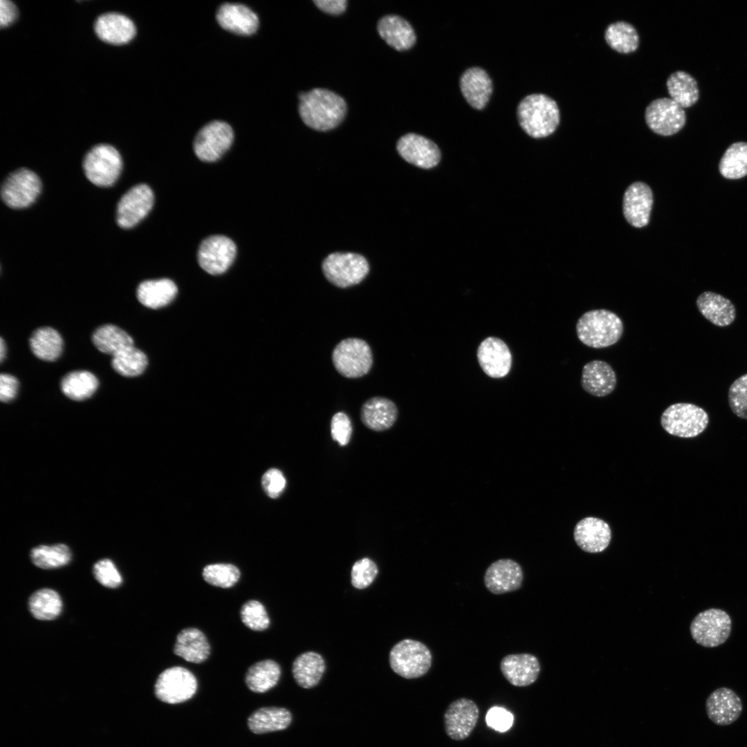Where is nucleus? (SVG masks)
<instances>
[{
	"label": "nucleus",
	"instance_id": "obj_37",
	"mask_svg": "<svg viewBox=\"0 0 747 747\" xmlns=\"http://www.w3.org/2000/svg\"><path fill=\"white\" fill-rule=\"evenodd\" d=\"M33 354L44 361H55L60 356L63 340L59 333L48 326L36 329L29 340Z\"/></svg>",
	"mask_w": 747,
	"mask_h": 747
},
{
	"label": "nucleus",
	"instance_id": "obj_53",
	"mask_svg": "<svg viewBox=\"0 0 747 747\" xmlns=\"http://www.w3.org/2000/svg\"><path fill=\"white\" fill-rule=\"evenodd\" d=\"M18 387L19 382L15 376L8 374H1L0 375L1 400L7 403L13 400L17 395Z\"/></svg>",
	"mask_w": 747,
	"mask_h": 747
},
{
	"label": "nucleus",
	"instance_id": "obj_39",
	"mask_svg": "<svg viewBox=\"0 0 747 747\" xmlns=\"http://www.w3.org/2000/svg\"><path fill=\"white\" fill-rule=\"evenodd\" d=\"M604 37L611 48L622 54L633 53L639 46V35L636 29L626 21L610 24L605 31Z\"/></svg>",
	"mask_w": 747,
	"mask_h": 747
},
{
	"label": "nucleus",
	"instance_id": "obj_52",
	"mask_svg": "<svg viewBox=\"0 0 747 747\" xmlns=\"http://www.w3.org/2000/svg\"><path fill=\"white\" fill-rule=\"evenodd\" d=\"M513 715L506 709L501 707H492L488 711L486 716L487 725L501 732H506L510 728L513 723Z\"/></svg>",
	"mask_w": 747,
	"mask_h": 747
},
{
	"label": "nucleus",
	"instance_id": "obj_32",
	"mask_svg": "<svg viewBox=\"0 0 747 747\" xmlns=\"http://www.w3.org/2000/svg\"><path fill=\"white\" fill-rule=\"evenodd\" d=\"M177 292L178 288L174 282L164 278L141 282L138 286L136 295L142 305L156 309L169 304L176 297Z\"/></svg>",
	"mask_w": 747,
	"mask_h": 747
},
{
	"label": "nucleus",
	"instance_id": "obj_20",
	"mask_svg": "<svg viewBox=\"0 0 747 747\" xmlns=\"http://www.w3.org/2000/svg\"><path fill=\"white\" fill-rule=\"evenodd\" d=\"M477 358L483 371L492 378L506 376L511 367L510 351L507 345L497 338L485 339L478 348Z\"/></svg>",
	"mask_w": 747,
	"mask_h": 747
},
{
	"label": "nucleus",
	"instance_id": "obj_41",
	"mask_svg": "<svg viewBox=\"0 0 747 747\" xmlns=\"http://www.w3.org/2000/svg\"><path fill=\"white\" fill-rule=\"evenodd\" d=\"M29 611L34 618L40 620H50L61 613L62 601L57 591L44 588L35 591L28 600Z\"/></svg>",
	"mask_w": 747,
	"mask_h": 747
},
{
	"label": "nucleus",
	"instance_id": "obj_16",
	"mask_svg": "<svg viewBox=\"0 0 747 747\" xmlns=\"http://www.w3.org/2000/svg\"><path fill=\"white\" fill-rule=\"evenodd\" d=\"M479 717V710L474 701L460 698L452 701L443 715L446 735L452 739H467L474 729Z\"/></svg>",
	"mask_w": 747,
	"mask_h": 747
},
{
	"label": "nucleus",
	"instance_id": "obj_42",
	"mask_svg": "<svg viewBox=\"0 0 747 747\" xmlns=\"http://www.w3.org/2000/svg\"><path fill=\"white\" fill-rule=\"evenodd\" d=\"M722 176L739 179L747 175V142H737L730 145L723 154L719 164Z\"/></svg>",
	"mask_w": 747,
	"mask_h": 747
},
{
	"label": "nucleus",
	"instance_id": "obj_43",
	"mask_svg": "<svg viewBox=\"0 0 747 747\" xmlns=\"http://www.w3.org/2000/svg\"><path fill=\"white\" fill-rule=\"evenodd\" d=\"M30 559L33 563L40 569H57L69 563L71 560V552L70 548L64 544L52 546L41 545L31 550Z\"/></svg>",
	"mask_w": 747,
	"mask_h": 747
},
{
	"label": "nucleus",
	"instance_id": "obj_44",
	"mask_svg": "<svg viewBox=\"0 0 747 747\" xmlns=\"http://www.w3.org/2000/svg\"><path fill=\"white\" fill-rule=\"evenodd\" d=\"M146 355L134 346L112 356L111 366L120 375L135 377L140 375L147 366Z\"/></svg>",
	"mask_w": 747,
	"mask_h": 747
},
{
	"label": "nucleus",
	"instance_id": "obj_8",
	"mask_svg": "<svg viewBox=\"0 0 747 747\" xmlns=\"http://www.w3.org/2000/svg\"><path fill=\"white\" fill-rule=\"evenodd\" d=\"M335 369L342 376L356 378L367 374L373 363L372 352L363 340L350 338L340 341L332 353Z\"/></svg>",
	"mask_w": 747,
	"mask_h": 747
},
{
	"label": "nucleus",
	"instance_id": "obj_33",
	"mask_svg": "<svg viewBox=\"0 0 747 747\" xmlns=\"http://www.w3.org/2000/svg\"><path fill=\"white\" fill-rule=\"evenodd\" d=\"M325 669V661L320 654L315 652H306L295 658L292 672L299 686L311 688L320 682Z\"/></svg>",
	"mask_w": 747,
	"mask_h": 747
},
{
	"label": "nucleus",
	"instance_id": "obj_48",
	"mask_svg": "<svg viewBox=\"0 0 747 747\" xmlns=\"http://www.w3.org/2000/svg\"><path fill=\"white\" fill-rule=\"evenodd\" d=\"M378 573L377 565L374 561L367 557L362 558L352 566L351 584L356 589H365L373 582Z\"/></svg>",
	"mask_w": 747,
	"mask_h": 747
},
{
	"label": "nucleus",
	"instance_id": "obj_9",
	"mask_svg": "<svg viewBox=\"0 0 747 747\" xmlns=\"http://www.w3.org/2000/svg\"><path fill=\"white\" fill-rule=\"evenodd\" d=\"M731 618L721 609L711 608L698 614L690 625V633L697 643L706 647L725 643L731 631Z\"/></svg>",
	"mask_w": 747,
	"mask_h": 747
},
{
	"label": "nucleus",
	"instance_id": "obj_49",
	"mask_svg": "<svg viewBox=\"0 0 747 747\" xmlns=\"http://www.w3.org/2000/svg\"><path fill=\"white\" fill-rule=\"evenodd\" d=\"M93 572L96 580L105 587L115 589L122 582L120 573L110 559L98 561L93 566Z\"/></svg>",
	"mask_w": 747,
	"mask_h": 747
},
{
	"label": "nucleus",
	"instance_id": "obj_55",
	"mask_svg": "<svg viewBox=\"0 0 747 747\" xmlns=\"http://www.w3.org/2000/svg\"><path fill=\"white\" fill-rule=\"evenodd\" d=\"M17 17V8L10 0L0 1V24L1 27L8 26L15 21Z\"/></svg>",
	"mask_w": 747,
	"mask_h": 747
},
{
	"label": "nucleus",
	"instance_id": "obj_47",
	"mask_svg": "<svg viewBox=\"0 0 747 747\" xmlns=\"http://www.w3.org/2000/svg\"><path fill=\"white\" fill-rule=\"evenodd\" d=\"M728 403L737 416L747 419V374L739 377L730 386Z\"/></svg>",
	"mask_w": 747,
	"mask_h": 747
},
{
	"label": "nucleus",
	"instance_id": "obj_38",
	"mask_svg": "<svg viewBox=\"0 0 747 747\" xmlns=\"http://www.w3.org/2000/svg\"><path fill=\"white\" fill-rule=\"evenodd\" d=\"M280 676L281 668L278 663L267 659L251 665L246 674L245 681L250 690L262 693L273 688Z\"/></svg>",
	"mask_w": 747,
	"mask_h": 747
},
{
	"label": "nucleus",
	"instance_id": "obj_23",
	"mask_svg": "<svg viewBox=\"0 0 747 747\" xmlns=\"http://www.w3.org/2000/svg\"><path fill=\"white\" fill-rule=\"evenodd\" d=\"M573 536L582 550L596 553L603 551L609 546L611 531L608 524L602 519L587 517L575 525Z\"/></svg>",
	"mask_w": 747,
	"mask_h": 747
},
{
	"label": "nucleus",
	"instance_id": "obj_26",
	"mask_svg": "<svg viewBox=\"0 0 747 747\" xmlns=\"http://www.w3.org/2000/svg\"><path fill=\"white\" fill-rule=\"evenodd\" d=\"M616 382L614 370L605 361L594 360L582 368L581 385L592 396L603 397L610 394L615 389Z\"/></svg>",
	"mask_w": 747,
	"mask_h": 747
},
{
	"label": "nucleus",
	"instance_id": "obj_40",
	"mask_svg": "<svg viewBox=\"0 0 747 747\" xmlns=\"http://www.w3.org/2000/svg\"><path fill=\"white\" fill-rule=\"evenodd\" d=\"M98 387L97 378L87 371H75L67 374L61 381L63 394L74 400L91 397Z\"/></svg>",
	"mask_w": 747,
	"mask_h": 747
},
{
	"label": "nucleus",
	"instance_id": "obj_13",
	"mask_svg": "<svg viewBox=\"0 0 747 747\" xmlns=\"http://www.w3.org/2000/svg\"><path fill=\"white\" fill-rule=\"evenodd\" d=\"M234 139L232 127L225 122L215 120L205 125L196 134L194 151L205 162L219 159L230 147Z\"/></svg>",
	"mask_w": 747,
	"mask_h": 747
},
{
	"label": "nucleus",
	"instance_id": "obj_29",
	"mask_svg": "<svg viewBox=\"0 0 747 747\" xmlns=\"http://www.w3.org/2000/svg\"><path fill=\"white\" fill-rule=\"evenodd\" d=\"M398 417V409L391 400L384 397H373L362 406L360 418L369 429L380 432L390 428Z\"/></svg>",
	"mask_w": 747,
	"mask_h": 747
},
{
	"label": "nucleus",
	"instance_id": "obj_56",
	"mask_svg": "<svg viewBox=\"0 0 747 747\" xmlns=\"http://www.w3.org/2000/svg\"><path fill=\"white\" fill-rule=\"evenodd\" d=\"M6 353V347L2 338L0 339V360L2 362Z\"/></svg>",
	"mask_w": 747,
	"mask_h": 747
},
{
	"label": "nucleus",
	"instance_id": "obj_31",
	"mask_svg": "<svg viewBox=\"0 0 747 747\" xmlns=\"http://www.w3.org/2000/svg\"><path fill=\"white\" fill-rule=\"evenodd\" d=\"M174 652L186 661L200 663L208 658L210 647L201 631L190 627L181 630L177 635Z\"/></svg>",
	"mask_w": 747,
	"mask_h": 747
},
{
	"label": "nucleus",
	"instance_id": "obj_45",
	"mask_svg": "<svg viewBox=\"0 0 747 747\" xmlns=\"http://www.w3.org/2000/svg\"><path fill=\"white\" fill-rule=\"evenodd\" d=\"M202 575L208 584L221 588L234 586L240 578V571L231 564L216 563L204 567Z\"/></svg>",
	"mask_w": 747,
	"mask_h": 747
},
{
	"label": "nucleus",
	"instance_id": "obj_14",
	"mask_svg": "<svg viewBox=\"0 0 747 747\" xmlns=\"http://www.w3.org/2000/svg\"><path fill=\"white\" fill-rule=\"evenodd\" d=\"M237 253L234 243L223 235H213L205 239L199 246L197 257L200 266L211 275L225 272L233 262Z\"/></svg>",
	"mask_w": 747,
	"mask_h": 747
},
{
	"label": "nucleus",
	"instance_id": "obj_2",
	"mask_svg": "<svg viewBox=\"0 0 747 747\" xmlns=\"http://www.w3.org/2000/svg\"><path fill=\"white\" fill-rule=\"evenodd\" d=\"M517 116L522 129L534 138L551 135L560 121L557 102L542 93L531 94L522 99L518 104Z\"/></svg>",
	"mask_w": 747,
	"mask_h": 747
},
{
	"label": "nucleus",
	"instance_id": "obj_22",
	"mask_svg": "<svg viewBox=\"0 0 747 747\" xmlns=\"http://www.w3.org/2000/svg\"><path fill=\"white\" fill-rule=\"evenodd\" d=\"M504 677L513 685L526 687L533 684L540 673V664L531 654H513L504 656L500 662Z\"/></svg>",
	"mask_w": 747,
	"mask_h": 747
},
{
	"label": "nucleus",
	"instance_id": "obj_30",
	"mask_svg": "<svg viewBox=\"0 0 747 747\" xmlns=\"http://www.w3.org/2000/svg\"><path fill=\"white\" fill-rule=\"evenodd\" d=\"M697 306L701 315L717 326H726L733 322L736 309L728 298L714 292L705 291L697 297Z\"/></svg>",
	"mask_w": 747,
	"mask_h": 747
},
{
	"label": "nucleus",
	"instance_id": "obj_10",
	"mask_svg": "<svg viewBox=\"0 0 747 747\" xmlns=\"http://www.w3.org/2000/svg\"><path fill=\"white\" fill-rule=\"evenodd\" d=\"M42 184L38 176L26 168L10 174L3 181L1 196L3 201L13 209L30 205L40 193Z\"/></svg>",
	"mask_w": 747,
	"mask_h": 747
},
{
	"label": "nucleus",
	"instance_id": "obj_24",
	"mask_svg": "<svg viewBox=\"0 0 747 747\" xmlns=\"http://www.w3.org/2000/svg\"><path fill=\"white\" fill-rule=\"evenodd\" d=\"M459 86L467 102L474 109H483L492 93V82L487 72L479 67L466 69L461 75Z\"/></svg>",
	"mask_w": 747,
	"mask_h": 747
},
{
	"label": "nucleus",
	"instance_id": "obj_51",
	"mask_svg": "<svg viewBox=\"0 0 747 747\" xmlns=\"http://www.w3.org/2000/svg\"><path fill=\"white\" fill-rule=\"evenodd\" d=\"M261 484L267 495L275 499L283 492L286 487V479L279 470L270 468L264 474Z\"/></svg>",
	"mask_w": 747,
	"mask_h": 747
},
{
	"label": "nucleus",
	"instance_id": "obj_12",
	"mask_svg": "<svg viewBox=\"0 0 747 747\" xmlns=\"http://www.w3.org/2000/svg\"><path fill=\"white\" fill-rule=\"evenodd\" d=\"M645 119L653 132L670 136L683 129L686 122V114L684 109L670 98H661L647 105Z\"/></svg>",
	"mask_w": 747,
	"mask_h": 747
},
{
	"label": "nucleus",
	"instance_id": "obj_3",
	"mask_svg": "<svg viewBox=\"0 0 747 747\" xmlns=\"http://www.w3.org/2000/svg\"><path fill=\"white\" fill-rule=\"evenodd\" d=\"M576 333L584 345L601 349L616 344L622 337L624 326L618 315L607 309L591 310L578 320Z\"/></svg>",
	"mask_w": 747,
	"mask_h": 747
},
{
	"label": "nucleus",
	"instance_id": "obj_1",
	"mask_svg": "<svg viewBox=\"0 0 747 747\" xmlns=\"http://www.w3.org/2000/svg\"><path fill=\"white\" fill-rule=\"evenodd\" d=\"M299 114L308 127L326 131L337 127L347 111L344 99L336 93L322 88L313 89L299 94Z\"/></svg>",
	"mask_w": 747,
	"mask_h": 747
},
{
	"label": "nucleus",
	"instance_id": "obj_50",
	"mask_svg": "<svg viewBox=\"0 0 747 747\" xmlns=\"http://www.w3.org/2000/svg\"><path fill=\"white\" fill-rule=\"evenodd\" d=\"M331 433L333 439L340 445L344 446L349 443L352 434V425L346 414L338 412L333 415L331 421Z\"/></svg>",
	"mask_w": 747,
	"mask_h": 747
},
{
	"label": "nucleus",
	"instance_id": "obj_4",
	"mask_svg": "<svg viewBox=\"0 0 747 747\" xmlns=\"http://www.w3.org/2000/svg\"><path fill=\"white\" fill-rule=\"evenodd\" d=\"M389 658L393 671L407 679L425 675L432 663L430 649L424 643L412 639H404L396 643L391 648Z\"/></svg>",
	"mask_w": 747,
	"mask_h": 747
},
{
	"label": "nucleus",
	"instance_id": "obj_21",
	"mask_svg": "<svg viewBox=\"0 0 747 747\" xmlns=\"http://www.w3.org/2000/svg\"><path fill=\"white\" fill-rule=\"evenodd\" d=\"M742 708L739 697L732 690L725 687L714 690L706 702L708 717L719 726L735 722L741 714Z\"/></svg>",
	"mask_w": 747,
	"mask_h": 747
},
{
	"label": "nucleus",
	"instance_id": "obj_28",
	"mask_svg": "<svg viewBox=\"0 0 747 747\" xmlns=\"http://www.w3.org/2000/svg\"><path fill=\"white\" fill-rule=\"evenodd\" d=\"M378 34L394 49L403 51L411 48L416 37L413 27L404 18L388 15L380 19L377 24Z\"/></svg>",
	"mask_w": 747,
	"mask_h": 747
},
{
	"label": "nucleus",
	"instance_id": "obj_6",
	"mask_svg": "<svg viewBox=\"0 0 747 747\" xmlns=\"http://www.w3.org/2000/svg\"><path fill=\"white\" fill-rule=\"evenodd\" d=\"M122 158L113 146L100 144L91 149L83 160L85 176L93 184L109 187L114 184L122 169Z\"/></svg>",
	"mask_w": 747,
	"mask_h": 747
},
{
	"label": "nucleus",
	"instance_id": "obj_5",
	"mask_svg": "<svg viewBox=\"0 0 747 747\" xmlns=\"http://www.w3.org/2000/svg\"><path fill=\"white\" fill-rule=\"evenodd\" d=\"M709 417L699 406L688 403L670 405L663 412L661 424L670 434L681 438H693L707 427Z\"/></svg>",
	"mask_w": 747,
	"mask_h": 747
},
{
	"label": "nucleus",
	"instance_id": "obj_7",
	"mask_svg": "<svg viewBox=\"0 0 747 747\" xmlns=\"http://www.w3.org/2000/svg\"><path fill=\"white\" fill-rule=\"evenodd\" d=\"M326 279L340 288H347L362 282L369 270L367 259L353 252H334L322 262Z\"/></svg>",
	"mask_w": 747,
	"mask_h": 747
},
{
	"label": "nucleus",
	"instance_id": "obj_15",
	"mask_svg": "<svg viewBox=\"0 0 747 747\" xmlns=\"http://www.w3.org/2000/svg\"><path fill=\"white\" fill-rule=\"evenodd\" d=\"M154 202V193L147 185L142 183L132 187L118 203V225L122 228L133 227L147 215Z\"/></svg>",
	"mask_w": 747,
	"mask_h": 747
},
{
	"label": "nucleus",
	"instance_id": "obj_18",
	"mask_svg": "<svg viewBox=\"0 0 747 747\" xmlns=\"http://www.w3.org/2000/svg\"><path fill=\"white\" fill-rule=\"evenodd\" d=\"M524 580L522 569L511 559H499L486 569L483 581L492 593L500 595L519 589Z\"/></svg>",
	"mask_w": 747,
	"mask_h": 747
},
{
	"label": "nucleus",
	"instance_id": "obj_34",
	"mask_svg": "<svg viewBox=\"0 0 747 747\" xmlns=\"http://www.w3.org/2000/svg\"><path fill=\"white\" fill-rule=\"evenodd\" d=\"M292 719L290 712L283 708L264 707L255 711L248 719L250 730L264 734L286 728Z\"/></svg>",
	"mask_w": 747,
	"mask_h": 747
},
{
	"label": "nucleus",
	"instance_id": "obj_25",
	"mask_svg": "<svg viewBox=\"0 0 747 747\" xmlns=\"http://www.w3.org/2000/svg\"><path fill=\"white\" fill-rule=\"evenodd\" d=\"M216 18L223 28L241 35H252L259 26L257 15L247 6L239 3L222 4L217 10Z\"/></svg>",
	"mask_w": 747,
	"mask_h": 747
},
{
	"label": "nucleus",
	"instance_id": "obj_36",
	"mask_svg": "<svg viewBox=\"0 0 747 747\" xmlns=\"http://www.w3.org/2000/svg\"><path fill=\"white\" fill-rule=\"evenodd\" d=\"M92 342L100 351L112 356L133 346L132 338L126 331L113 324L98 327L92 335Z\"/></svg>",
	"mask_w": 747,
	"mask_h": 747
},
{
	"label": "nucleus",
	"instance_id": "obj_19",
	"mask_svg": "<svg viewBox=\"0 0 747 747\" xmlns=\"http://www.w3.org/2000/svg\"><path fill=\"white\" fill-rule=\"evenodd\" d=\"M653 204V194L649 185L643 182L631 184L623 196V214L634 227L643 228L649 221Z\"/></svg>",
	"mask_w": 747,
	"mask_h": 747
},
{
	"label": "nucleus",
	"instance_id": "obj_11",
	"mask_svg": "<svg viewBox=\"0 0 747 747\" xmlns=\"http://www.w3.org/2000/svg\"><path fill=\"white\" fill-rule=\"evenodd\" d=\"M154 689L159 700L171 704L178 703L192 697L197 689V681L190 671L175 666L160 673Z\"/></svg>",
	"mask_w": 747,
	"mask_h": 747
},
{
	"label": "nucleus",
	"instance_id": "obj_27",
	"mask_svg": "<svg viewBox=\"0 0 747 747\" xmlns=\"http://www.w3.org/2000/svg\"><path fill=\"white\" fill-rule=\"evenodd\" d=\"M94 30L100 39L112 44H126L136 33L133 22L127 16L117 12H107L98 17Z\"/></svg>",
	"mask_w": 747,
	"mask_h": 747
},
{
	"label": "nucleus",
	"instance_id": "obj_54",
	"mask_svg": "<svg viewBox=\"0 0 747 747\" xmlns=\"http://www.w3.org/2000/svg\"><path fill=\"white\" fill-rule=\"evenodd\" d=\"M313 3L322 11L330 15H340L347 6V0H314Z\"/></svg>",
	"mask_w": 747,
	"mask_h": 747
},
{
	"label": "nucleus",
	"instance_id": "obj_17",
	"mask_svg": "<svg viewBox=\"0 0 747 747\" xmlns=\"http://www.w3.org/2000/svg\"><path fill=\"white\" fill-rule=\"evenodd\" d=\"M396 149L405 160L423 169L434 167L441 159L440 150L433 141L414 133L400 138Z\"/></svg>",
	"mask_w": 747,
	"mask_h": 747
},
{
	"label": "nucleus",
	"instance_id": "obj_46",
	"mask_svg": "<svg viewBox=\"0 0 747 747\" xmlns=\"http://www.w3.org/2000/svg\"><path fill=\"white\" fill-rule=\"evenodd\" d=\"M243 623L254 631H263L270 625V619L264 606L257 600L245 602L240 611Z\"/></svg>",
	"mask_w": 747,
	"mask_h": 747
},
{
	"label": "nucleus",
	"instance_id": "obj_35",
	"mask_svg": "<svg viewBox=\"0 0 747 747\" xmlns=\"http://www.w3.org/2000/svg\"><path fill=\"white\" fill-rule=\"evenodd\" d=\"M666 86L670 98L683 109L692 107L699 100L697 82L685 71L672 73L667 80Z\"/></svg>",
	"mask_w": 747,
	"mask_h": 747
}]
</instances>
